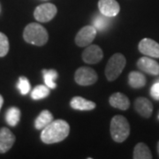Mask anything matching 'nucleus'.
Instances as JSON below:
<instances>
[{"mask_svg": "<svg viewBox=\"0 0 159 159\" xmlns=\"http://www.w3.org/2000/svg\"><path fill=\"white\" fill-rule=\"evenodd\" d=\"M69 133L70 125L66 121L63 119L53 120L42 130L41 140L46 144L57 143L65 140Z\"/></svg>", "mask_w": 159, "mask_h": 159, "instance_id": "nucleus-1", "label": "nucleus"}, {"mask_svg": "<svg viewBox=\"0 0 159 159\" xmlns=\"http://www.w3.org/2000/svg\"><path fill=\"white\" fill-rule=\"evenodd\" d=\"M23 38L29 43L43 46L48 42L49 34L42 25L38 23H30L24 29Z\"/></svg>", "mask_w": 159, "mask_h": 159, "instance_id": "nucleus-2", "label": "nucleus"}, {"mask_svg": "<svg viewBox=\"0 0 159 159\" xmlns=\"http://www.w3.org/2000/svg\"><path fill=\"white\" fill-rule=\"evenodd\" d=\"M130 134V125L125 117L117 115L111 121V135L114 142H125Z\"/></svg>", "mask_w": 159, "mask_h": 159, "instance_id": "nucleus-3", "label": "nucleus"}, {"mask_svg": "<svg viewBox=\"0 0 159 159\" xmlns=\"http://www.w3.org/2000/svg\"><path fill=\"white\" fill-rule=\"evenodd\" d=\"M126 60L124 55L120 53H116L109 59L106 68H105V76L109 81H113L119 77L125 68Z\"/></svg>", "mask_w": 159, "mask_h": 159, "instance_id": "nucleus-4", "label": "nucleus"}, {"mask_svg": "<svg viewBox=\"0 0 159 159\" xmlns=\"http://www.w3.org/2000/svg\"><path fill=\"white\" fill-rule=\"evenodd\" d=\"M57 7L53 4L47 3L38 6L34 11V19L40 22H48L57 14Z\"/></svg>", "mask_w": 159, "mask_h": 159, "instance_id": "nucleus-5", "label": "nucleus"}, {"mask_svg": "<svg viewBox=\"0 0 159 159\" xmlns=\"http://www.w3.org/2000/svg\"><path fill=\"white\" fill-rule=\"evenodd\" d=\"M74 80L79 85L89 86L97 82V74L94 69L89 67H80L75 72Z\"/></svg>", "mask_w": 159, "mask_h": 159, "instance_id": "nucleus-6", "label": "nucleus"}, {"mask_svg": "<svg viewBox=\"0 0 159 159\" xmlns=\"http://www.w3.org/2000/svg\"><path fill=\"white\" fill-rule=\"evenodd\" d=\"M97 30L94 26H86L80 30L75 37V43L80 47H86L91 44L97 35Z\"/></svg>", "mask_w": 159, "mask_h": 159, "instance_id": "nucleus-7", "label": "nucleus"}, {"mask_svg": "<svg viewBox=\"0 0 159 159\" xmlns=\"http://www.w3.org/2000/svg\"><path fill=\"white\" fill-rule=\"evenodd\" d=\"M139 51L145 56L159 58V44L150 38H144L139 43Z\"/></svg>", "mask_w": 159, "mask_h": 159, "instance_id": "nucleus-8", "label": "nucleus"}, {"mask_svg": "<svg viewBox=\"0 0 159 159\" xmlns=\"http://www.w3.org/2000/svg\"><path fill=\"white\" fill-rule=\"evenodd\" d=\"M103 57L102 49L95 44H89L82 53V59L87 64H97Z\"/></svg>", "mask_w": 159, "mask_h": 159, "instance_id": "nucleus-9", "label": "nucleus"}, {"mask_svg": "<svg viewBox=\"0 0 159 159\" xmlns=\"http://www.w3.org/2000/svg\"><path fill=\"white\" fill-rule=\"evenodd\" d=\"M98 8L102 14L111 18L115 17L120 11V6L116 0H99Z\"/></svg>", "mask_w": 159, "mask_h": 159, "instance_id": "nucleus-10", "label": "nucleus"}, {"mask_svg": "<svg viewBox=\"0 0 159 159\" xmlns=\"http://www.w3.org/2000/svg\"><path fill=\"white\" fill-rule=\"evenodd\" d=\"M15 142V136L6 127L0 129V153H6Z\"/></svg>", "mask_w": 159, "mask_h": 159, "instance_id": "nucleus-11", "label": "nucleus"}, {"mask_svg": "<svg viewBox=\"0 0 159 159\" xmlns=\"http://www.w3.org/2000/svg\"><path fill=\"white\" fill-rule=\"evenodd\" d=\"M137 66L141 71H143L149 74H152V75L159 74V64L150 57H141L137 62Z\"/></svg>", "mask_w": 159, "mask_h": 159, "instance_id": "nucleus-12", "label": "nucleus"}, {"mask_svg": "<svg viewBox=\"0 0 159 159\" xmlns=\"http://www.w3.org/2000/svg\"><path fill=\"white\" fill-rule=\"evenodd\" d=\"M134 108L141 116L149 118L153 112V104L145 97H138L134 102Z\"/></svg>", "mask_w": 159, "mask_h": 159, "instance_id": "nucleus-13", "label": "nucleus"}, {"mask_svg": "<svg viewBox=\"0 0 159 159\" xmlns=\"http://www.w3.org/2000/svg\"><path fill=\"white\" fill-rule=\"evenodd\" d=\"M110 104L114 108L125 111L130 107V101L124 94L117 92L110 97Z\"/></svg>", "mask_w": 159, "mask_h": 159, "instance_id": "nucleus-14", "label": "nucleus"}, {"mask_svg": "<svg viewBox=\"0 0 159 159\" xmlns=\"http://www.w3.org/2000/svg\"><path fill=\"white\" fill-rule=\"evenodd\" d=\"M71 107L74 110L79 111H91L96 108V103L92 101L87 100L85 98L80 97H75L72 99L70 102Z\"/></svg>", "mask_w": 159, "mask_h": 159, "instance_id": "nucleus-15", "label": "nucleus"}, {"mask_svg": "<svg viewBox=\"0 0 159 159\" xmlns=\"http://www.w3.org/2000/svg\"><path fill=\"white\" fill-rule=\"evenodd\" d=\"M146 77L140 72H131L128 75V83L134 89H140L146 85Z\"/></svg>", "mask_w": 159, "mask_h": 159, "instance_id": "nucleus-16", "label": "nucleus"}, {"mask_svg": "<svg viewBox=\"0 0 159 159\" xmlns=\"http://www.w3.org/2000/svg\"><path fill=\"white\" fill-rule=\"evenodd\" d=\"M51 121H53L52 114L51 113V111L44 110L39 114V116L35 119L34 126L38 130H43L45 126H47L51 123Z\"/></svg>", "mask_w": 159, "mask_h": 159, "instance_id": "nucleus-17", "label": "nucleus"}, {"mask_svg": "<svg viewBox=\"0 0 159 159\" xmlns=\"http://www.w3.org/2000/svg\"><path fill=\"white\" fill-rule=\"evenodd\" d=\"M134 159H151L152 154L148 147L145 144L140 142L138 143L134 150Z\"/></svg>", "mask_w": 159, "mask_h": 159, "instance_id": "nucleus-18", "label": "nucleus"}, {"mask_svg": "<svg viewBox=\"0 0 159 159\" xmlns=\"http://www.w3.org/2000/svg\"><path fill=\"white\" fill-rule=\"evenodd\" d=\"M20 119V111L17 107H11L6 113V120L11 126H16Z\"/></svg>", "mask_w": 159, "mask_h": 159, "instance_id": "nucleus-19", "label": "nucleus"}, {"mask_svg": "<svg viewBox=\"0 0 159 159\" xmlns=\"http://www.w3.org/2000/svg\"><path fill=\"white\" fill-rule=\"evenodd\" d=\"M111 25V17L105 16L103 14H98L93 20V26L98 31H104Z\"/></svg>", "mask_w": 159, "mask_h": 159, "instance_id": "nucleus-20", "label": "nucleus"}, {"mask_svg": "<svg viewBox=\"0 0 159 159\" xmlns=\"http://www.w3.org/2000/svg\"><path fill=\"white\" fill-rule=\"evenodd\" d=\"M43 75L44 78L45 85L48 86L50 89H56L57 84L55 80L57 78V73L55 70H43Z\"/></svg>", "mask_w": 159, "mask_h": 159, "instance_id": "nucleus-21", "label": "nucleus"}, {"mask_svg": "<svg viewBox=\"0 0 159 159\" xmlns=\"http://www.w3.org/2000/svg\"><path fill=\"white\" fill-rule=\"evenodd\" d=\"M50 88L46 85H38L31 92V97L34 100L43 99L50 95Z\"/></svg>", "mask_w": 159, "mask_h": 159, "instance_id": "nucleus-22", "label": "nucleus"}, {"mask_svg": "<svg viewBox=\"0 0 159 159\" xmlns=\"http://www.w3.org/2000/svg\"><path fill=\"white\" fill-rule=\"evenodd\" d=\"M9 51V41L6 34L0 32V57H5Z\"/></svg>", "mask_w": 159, "mask_h": 159, "instance_id": "nucleus-23", "label": "nucleus"}, {"mask_svg": "<svg viewBox=\"0 0 159 159\" xmlns=\"http://www.w3.org/2000/svg\"><path fill=\"white\" fill-rule=\"evenodd\" d=\"M18 89L21 95H27L30 91V83L26 77H20L18 82Z\"/></svg>", "mask_w": 159, "mask_h": 159, "instance_id": "nucleus-24", "label": "nucleus"}, {"mask_svg": "<svg viewBox=\"0 0 159 159\" xmlns=\"http://www.w3.org/2000/svg\"><path fill=\"white\" fill-rule=\"evenodd\" d=\"M150 94L153 98L159 100V80L157 81L156 83H154V85L152 86V88L150 89Z\"/></svg>", "mask_w": 159, "mask_h": 159, "instance_id": "nucleus-25", "label": "nucleus"}, {"mask_svg": "<svg viewBox=\"0 0 159 159\" xmlns=\"http://www.w3.org/2000/svg\"><path fill=\"white\" fill-rule=\"evenodd\" d=\"M3 103H4V98L0 95V110H1L2 106H3Z\"/></svg>", "mask_w": 159, "mask_h": 159, "instance_id": "nucleus-26", "label": "nucleus"}, {"mask_svg": "<svg viewBox=\"0 0 159 159\" xmlns=\"http://www.w3.org/2000/svg\"><path fill=\"white\" fill-rule=\"evenodd\" d=\"M157 151H158V154H159V142H158V144H157Z\"/></svg>", "mask_w": 159, "mask_h": 159, "instance_id": "nucleus-27", "label": "nucleus"}]
</instances>
